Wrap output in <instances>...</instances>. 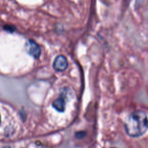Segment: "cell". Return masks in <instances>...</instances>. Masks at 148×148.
I'll return each mask as SVG.
<instances>
[{
    "label": "cell",
    "instance_id": "cell-3",
    "mask_svg": "<svg viewBox=\"0 0 148 148\" xmlns=\"http://www.w3.org/2000/svg\"><path fill=\"white\" fill-rule=\"evenodd\" d=\"M53 67L57 72H62L68 67V61L63 55H59L54 59Z\"/></svg>",
    "mask_w": 148,
    "mask_h": 148
},
{
    "label": "cell",
    "instance_id": "cell-5",
    "mask_svg": "<svg viewBox=\"0 0 148 148\" xmlns=\"http://www.w3.org/2000/svg\"><path fill=\"white\" fill-rule=\"evenodd\" d=\"M85 135H86V133L84 131H79V132H76L75 134L76 138H77L78 139L83 138L85 136Z\"/></svg>",
    "mask_w": 148,
    "mask_h": 148
},
{
    "label": "cell",
    "instance_id": "cell-2",
    "mask_svg": "<svg viewBox=\"0 0 148 148\" xmlns=\"http://www.w3.org/2000/svg\"><path fill=\"white\" fill-rule=\"evenodd\" d=\"M26 51L34 58H38L41 54V49L38 44L32 39L27 41L25 45Z\"/></svg>",
    "mask_w": 148,
    "mask_h": 148
},
{
    "label": "cell",
    "instance_id": "cell-9",
    "mask_svg": "<svg viewBox=\"0 0 148 148\" xmlns=\"http://www.w3.org/2000/svg\"><path fill=\"white\" fill-rule=\"evenodd\" d=\"M111 148H116V147H111Z\"/></svg>",
    "mask_w": 148,
    "mask_h": 148
},
{
    "label": "cell",
    "instance_id": "cell-1",
    "mask_svg": "<svg viewBox=\"0 0 148 148\" xmlns=\"http://www.w3.org/2000/svg\"><path fill=\"white\" fill-rule=\"evenodd\" d=\"M126 133L131 137H139L143 135L148 130V117L141 110L132 112L124 123Z\"/></svg>",
    "mask_w": 148,
    "mask_h": 148
},
{
    "label": "cell",
    "instance_id": "cell-4",
    "mask_svg": "<svg viewBox=\"0 0 148 148\" xmlns=\"http://www.w3.org/2000/svg\"><path fill=\"white\" fill-rule=\"evenodd\" d=\"M53 107L59 112H63L65 110V103L62 98H59L54 100L52 103Z\"/></svg>",
    "mask_w": 148,
    "mask_h": 148
},
{
    "label": "cell",
    "instance_id": "cell-6",
    "mask_svg": "<svg viewBox=\"0 0 148 148\" xmlns=\"http://www.w3.org/2000/svg\"><path fill=\"white\" fill-rule=\"evenodd\" d=\"M5 29L6 31H9L12 32V31H14V29H15V28H14L13 26H10V25H6L5 27Z\"/></svg>",
    "mask_w": 148,
    "mask_h": 148
},
{
    "label": "cell",
    "instance_id": "cell-8",
    "mask_svg": "<svg viewBox=\"0 0 148 148\" xmlns=\"http://www.w3.org/2000/svg\"><path fill=\"white\" fill-rule=\"evenodd\" d=\"M0 123H1V116H0Z\"/></svg>",
    "mask_w": 148,
    "mask_h": 148
},
{
    "label": "cell",
    "instance_id": "cell-7",
    "mask_svg": "<svg viewBox=\"0 0 148 148\" xmlns=\"http://www.w3.org/2000/svg\"><path fill=\"white\" fill-rule=\"evenodd\" d=\"M3 148H10V147L9 146H5V147H3Z\"/></svg>",
    "mask_w": 148,
    "mask_h": 148
}]
</instances>
